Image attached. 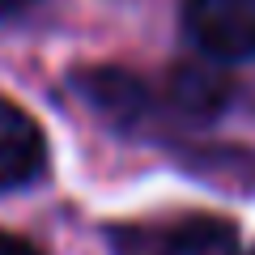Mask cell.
Masks as SVG:
<instances>
[{
    "mask_svg": "<svg viewBox=\"0 0 255 255\" xmlns=\"http://www.w3.org/2000/svg\"><path fill=\"white\" fill-rule=\"evenodd\" d=\"M183 30L204 60H255V0H187Z\"/></svg>",
    "mask_w": 255,
    "mask_h": 255,
    "instance_id": "6da1fadb",
    "label": "cell"
},
{
    "mask_svg": "<svg viewBox=\"0 0 255 255\" xmlns=\"http://www.w3.org/2000/svg\"><path fill=\"white\" fill-rule=\"evenodd\" d=\"M73 94L94 111L98 119H107L111 128H136L149 115L153 98H149V85L128 68L115 64H90V68H77L68 77Z\"/></svg>",
    "mask_w": 255,
    "mask_h": 255,
    "instance_id": "7a4b0ae2",
    "label": "cell"
},
{
    "mask_svg": "<svg viewBox=\"0 0 255 255\" xmlns=\"http://www.w3.org/2000/svg\"><path fill=\"white\" fill-rule=\"evenodd\" d=\"M51 149L47 132L26 107L0 98V191H21L34 187L47 174Z\"/></svg>",
    "mask_w": 255,
    "mask_h": 255,
    "instance_id": "3957f363",
    "label": "cell"
},
{
    "mask_svg": "<svg viewBox=\"0 0 255 255\" xmlns=\"http://www.w3.org/2000/svg\"><path fill=\"white\" fill-rule=\"evenodd\" d=\"M238 98V81L221 68L204 60H183L170 68V81H166V102L179 111L191 124H209L221 111H230V102Z\"/></svg>",
    "mask_w": 255,
    "mask_h": 255,
    "instance_id": "277c9868",
    "label": "cell"
},
{
    "mask_svg": "<svg viewBox=\"0 0 255 255\" xmlns=\"http://www.w3.org/2000/svg\"><path fill=\"white\" fill-rule=\"evenodd\" d=\"M162 255H243V238L226 217H191L166 238Z\"/></svg>",
    "mask_w": 255,
    "mask_h": 255,
    "instance_id": "5b68a950",
    "label": "cell"
},
{
    "mask_svg": "<svg viewBox=\"0 0 255 255\" xmlns=\"http://www.w3.org/2000/svg\"><path fill=\"white\" fill-rule=\"evenodd\" d=\"M0 255H38V251L17 234H0Z\"/></svg>",
    "mask_w": 255,
    "mask_h": 255,
    "instance_id": "8992f818",
    "label": "cell"
},
{
    "mask_svg": "<svg viewBox=\"0 0 255 255\" xmlns=\"http://www.w3.org/2000/svg\"><path fill=\"white\" fill-rule=\"evenodd\" d=\"M34 0H0V17H17V13H26Z\"/></svg>",
    "mask_w": 255,
    "mask_h": 255,
    "instance_id": "52a82bcc",
    "label": "cell"
}]
</instances>
